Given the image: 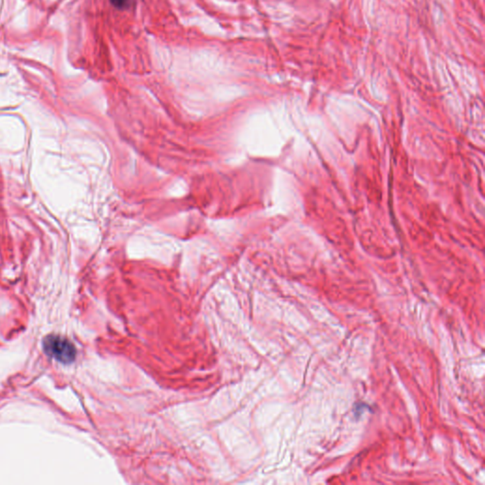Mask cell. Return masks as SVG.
<instances>
[{"instance_id": "1", "label": "cell", "mask_w": 485, "mask_h": 485, "mask_svg": "<svg viewBox=\"0 0 485 485\" xmlns=\"http://www.w3.org/2000/svg\"><path fill=\"white\" fill-rule=\"evenodd\" d=\"M45 353L59 363L69 364L74 361L76 349L70 340L59 335H48L44 340Z\"/></svg>"}, {"instance_id": "2", "label": "cell", "mask_w": 485, "mask_h": 485, "mask_svg": "<svg viewBox=\"0 0 485 485\" xmlns=\"http://www.w3.org/2000/svg\"><path fill=\"white\" fill-rule=\"evenodd\" d=\"M111 4L119 10H128L136 3V0H110Z\"/></svg>"}]
</instances>
